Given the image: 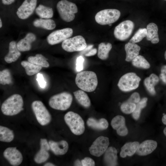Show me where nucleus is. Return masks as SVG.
Wrapping results in <instances>:
<instances>
[{
  "mask_svg": "<svg viewBox=\"0 0 166 166\" xmlns=\"http://www.w3.org/2000/svg\"><path fill=\"white\" fill-rule=\"evenodd\" d=\"M37 3V0H25L18 9L16 14L20 18L25 19L33 13Z\"/></svg>",
  "mask_w": 166,
  "mask_h": 166,
  "instance_id": "13",
  "label": "nucleus"
},
{
  "mask_svg": "<svg viewBox=\"0 0 166 166\" xmlns=\"http://www.w3.org/2000/svg\"><path fill=\"white\" fill-rule=\"evenodd\" d=\"M15 0H2L3 4L5 5H9L13 3Z\"/></svg>",
  "mask_w": 166,
  "mask_h": 166,
  "instance_id": "45",
  "label": "nucleus"
},
{
  "mask_svg": "<svg viewBox=\"0 0 166 166\" xmlns=\"http://www.w3.org/2000/svg\"><path fill=\"white\" fill-rule=\"evenodd\" d=\"M73 32V29L69 28L55 30L47 36V42L51 45L58 44L71 37Z\"/></svg>",
  "mask_w": 166,
  "mask_h": 166,
  "instance_id": "12",
  "label": "nucleus"
},
{
  "mask_svg": "<svg viewBox=\"0 0 166 166\" xmlns=\"http://www.w3.org/2000/svg\"><path fill=\"white\" fill-rule=\"evenodd\" d=\"M163 132L165 136H166V127L164 128L163 130Z\"/></svg>",
  "mask_w": 166,
  "mask_h": 166,
  "instance_id": "49",
  "label": "nucleus"
},
{
  "mask_svg": "<svg viewBox=\"0 0 166 166\" xmlns=\"http://www.w3.org/2000/svg\"><path fill=\"white\" fill-rule=\"evenodd\" d=\"M147 35L146 39L150 41L152 44L158 43L159 41L158 33V27L155 23H150L148 24L146 28Z\"/></svg>",
  "mask_w": 166,
  "mask_h": 166,
  "instance_id": "26",
  "label": "nucleus"
},
{
  "mask_svg": "<svg viewBox=\"0 0 166 166\" xmlns=\"http://www.w3.org/2000/svg\"><path fill=\"white\" fill-rule=\"evenodd\" d=\"M86 123L89 127L99 130H105L109 126L107 121L104 118L97 120L93 118L90 117L87 120Z\"/></svg>",
  "mask_w": 166,
  "mask_h": 166,
  "instance_id": "25",
  "label": "nucleus"
},
{
  "mask_svg": "<svg viewBox=\"0 0 166 166\" xmlns=\"http://www.w3.org/2000/svg\"><path fill=\"white\" fill-rule=\"evenodd\" d=\"M140 100V94L137 92H134L131 94L128 101L135 103H138Z\"/></svg>",
  "mask_w": 166,
  "mask_h": 166,
  "instance_id": "41",
  "label": "nucleus"
},
{
  "mask_svg": "<svg viewBox=\"0 0 166 166\" xmlns=\"http://www.w3.org/2000/svg\"><path fill=\"white\" fill-rule=\"evenodd\" d=\"M48 143L50 149L56 155L65 154L68 151L69 145L65 140H62L59 142H55L50 140Z\"/></svg>",
  "mask_w": 166,
  "mask_h": 166,
  "instance_id": "18",
  "label": "nucleus"
},
{
  "mask_svg": "<svg viewBox=\"0 0 166 166\" xmlns=\"http://www.w3.org/2000/svg\"><path fill=\"white\" fill-rule=\"evenodd\" d=\"M21 65L25 69L26 74L28 76H32L39 73L42 67L32 63L28 61H22Z\"/></svg>",
  "mask_w": 166,
  "mask_h": 166,
  "instance_id": "33",
  "label": "nucleus"
},
{
  "mask_svg": "<svg viewBox=\"0 0 166 166\" xmlns=\"http://www.w3.org/2000/svg\"><path fill=\"white\" fill-rule=\"evenodd\" d=\"M34 26L41 27L47 30H52L56 27V23L54 20L50 19H36L33 22Z\"/></svg>",
  "mask_w": 166,
  "mask_h": 166,
  "instance_id": "28",
  "label": "nucleus"
},
{
  "mask_svg": "<svg viewBox=\"0 0 166 166\" xmlns=\"http://www.w3.org/2000/svg\"><path fill=\"white\" fill-rule=\"evenodd\" d=\"M136 106V103L127 100L122 104L120 108L123 113L129 114L132 113L134 111Z\"/></svg>",
  "mask_w": 166,
  "mask_h": 166,
  "instance_id": "38",
  "label": "nucleus"
},
{
  "mask_svg": "<svg viewBox=\"0 0 166 166\" xmlns=\"http://www.w3.org/2000/svg\"><path fill=\"white\" fill-rule=\"evenodd\" d=\"M134 27V24L132 21H124L115 27L114 31V37L119 40H125L130 37Z\"/></svg>",
  "mask_w": 166,
  "mask_h": 166,
  "instance_id": "10",
  "label": "nucleus"
},
{
  "mask_svg": "<svg viewBox=\"0 0 166 166\" xmlns=\"http://www.w3.org/2000/svg\"><path fill=\"white\" fill-rule=\"evenodd\" d=\"M164 0L166 1V0Z\"/></svg>",
  "mask_w": 166,
  "mask_h": 166,
  "instance_id": "52",
  "label": "nucleus"
},
{
  "mask_svg": "<svg viewBox=\"0 0 166 166\" xmlns=\"http://www.w3.org/2000/svg\"><path fill=\"white\" fill-rule=\"evenodd\" d=\"M36 80L39 86L42 88H44L46 87V83L42 74L40 73L37 74Z\"/></svg>",
  "mask_w": 166,
  "mask_h": 166,
  "instance_id": "39",
  "label": "nucleus"
},
{
  "mask_svg": "<svg viewBox=\"0 0 166 166\" xmlns=\"http://www.w3.org/2000/svg\"><path fill=\"white\" fill-rule=\"evenodd\" d=\"M75 82L79 88L88 92L95 90L98 83L96 73L91 71H82L77 73L75 77Z\"/></svg>",
  "mask_w": 166,
  "mask_h": 166,
  "instance_id": "1",
  "label": "nucleus"
},
{
  "mask_svg": "<svg viewBox=\"0 0 166 166\" xmlns=\"http://www.w3.org/2000/svg\"><path fill=\"white\" fill-rule=\"evenodd\" d=\"M14 138L13 130L2 126H0V141L5 142H10Z\"/></svg>",
  "mask_w": 166,
  "mask_h": 166,
  "instance_id": "32",
  "label": "nucleus"
},
{
  "mask_svg": "<svg viewBox=\"0 0 166 166\" xmlns=\"http://www.w3.org/2000/svg\"><path fill=\"white\" fill-rule=\"evenodd\" d=\"M73 93L76 99L81 105L86 108L90 107V100L85 91L80 89L74 92Z\"/></svg>",
  "mask_w": 166,
  "mask_h": 166,
  "instance_id": "27",
  "label": "nucleus"
},
{
  "mask_svg": "<svg viewBox=\"0 0 166 166\" xmlns=\"http://www.w3.org/2000/svg\"><path fill=\"white\" fill-rule=\"evenodd\" d=\"M97 52V49L95 48L93 49L90 50L88 53L85 54L86 57H89L95 55Z\"/></svg>",
  "mask_w": 166,
  "mask_h": 166,
  "instance_id": "44",
  "label": "nucleus"
},
{
  "mask_svg": "<svg viewBox=\"0 0 166 166\" xmlns=\"http://www.w3.org/2000/svg\"><path fill=\"white\" fill-rule=\"evenodd\" d=\"M132 65L138 68L147 69L150 67L148 62L142 56L138 55L132 61Z\"/></svg>",
  "mask_w": 166,
  "mask_h": 166,
  "instance_id": "34",
  "label": "nucleus"
},
{
  "mask_svg": "<svg viewBox=\"0 0 166 166\" xmlns=\"http://www.w3.org/2000/svg\"><path fill=\"white\" fill-rule=\"evenodd\" d=\"M35 12L41 18L49 19L53 16V11L52 8L40 4L36 9Z\"/></svg>",
  "mask_w": 166,
  "mask_h": 166,
  "instance_id": "30",
  "label": "nucleus"
},
{
  "mask_svg": "<svg viewBox=\"0 0 166 166\" xmlns=\"http://www.w3.org/2000/svg\"><path fill=\"white\" fill-rule=\"evenodd\" d=\"M117 151L113 147H110L104 153V161L107 166H114L117 165Z\"/></svg>",
  "mask_w": 166,
  "mask_h": 166,
  "instance_id": "19",
  "label": "nucleus"
},
{
  "mask_svg": "<svg viewBox=\"0 0 166 166\" xmlns=\"http://www.w3.org/2000/svg\"><path fill=\"white\" fill-rule=\"evenodd\" d=\"M140 81V78L135 73H128L121 77L117 86L119 89L123 92H129L137 89Z\"/></svg>",
  "mask_w": 166,
  "mask_h": 166,
  "instance_id": "6",
  "label": "nucleus"
},
{
  "mask_svg": "<svg viewBox=\"0 0 166 166\" xmlns=\"http://www.w3.org/2000/svg\"><path fill=\"white\" fill-rule=\"evenodd\" d=\"M163 116L162 118V121L164 124L166 125V114L163 113Z\"/></svg>",
  "mask_w": 166,
  "mask_h": 166,
  "instance_id": "46",
  "label": "nucleus"
},
{
  "mask_svg": "<svg viewBox=\"0 0 166 166\" xmlns=\"http://www.w3.org/2000/svg\"><path fill=\"white\" fill-rule=\"evenodd\" d=\"M139 145V142L137 141L126 143L121 148L120 152L121 157L125 158L127 156H132L136 153Z\"/></svg>",
  "mask_w": 166,
  "mask_h": 166,
  "instance_id": "24",
  "label": "nucleus"
},
{
  "mask_svg": "<svg viewBox=\"0 0 166 166\" xmlns=\"http://www.w3.org/2000/svg\"><path fill=\"white\" fill-rule=\"evenodd\" d=\"M61 47L65 51L72 52L84 50L86 47L87 44L83 37L77 35L63 41Z\"/></svg>",
  "mask_w": 166,
  "mask_h": 166,
  "instance_id": "9",
  "label": "nucleus"
},
{
  "mask_svg": "<svg viewBox=\"0 0 166 166\" xmlns=\"http://www.w3.org/2000/svg\"><path fill=\"white\" fill-rule=\"evenodd\" d=\"M57 8L61 18L67 22L73 21L75 17V14L78 11L75 3L66 0L59 1L57 4Z\"/></svg>",
  "mask_w": 166,
  "mask_h": 166,
  "instance_id": "5",
  "label": "nucleus"
},
{
  "mask_svg": "<svg viewBox=\"0 0 166 166\" xmlns=\"http://www.w3.org/2000/svg\"><path fill=\"white\" fill-rule=\"evenodd\" d=\"M159 81V78L156 74L152 73L144 80L145 87L148 92L152 95L156 94L155 87Z\"/></svg>",
  "mask_w": 166,
  "mask_h": 166,
  "instance_id": "23",
  "label": "nucleus"
},
{
  "mask_svg": "<svg viewBox=\"0 0 166 166\" xmlns=\"http://www.w3.org/2000/svg\"><path fill=\"white\" fill-rule=\"evenodd\" d=\"M84 60L81 56H79L76 60V69L78 71L82 70L83 68V63Z\"/></svg>",
  "mask_w": 166,
  "mask_h": 166,
  "instance_id": "42",
  "label": "nucleus"
},
{
  "mask_svg": "<svg viewBox=\"0 0 166 166\" xmlns=\"http://www.w3.org/2000/svg\"><path fill=\"white\" fill-rule=\"evenodd\" d=\"M82 166H94L95 165V163L94 160L89 157H85L81 160Z\"/></svg>",
  "mask_w": 166,
  "mask_h": 166,
  "instance_id": "40",
  "label": "nucleus"
},
{
  "mask_svg": "<svg viewBox=\"0 0 166 166\" xmlns=\"http://www.w3.org/2000/svg\"><path fill=\"white\" fill-rule=\"evenodd\" d=\"M2 26V23L1 19H0V27L1 28Z\"/></svg>",
  "mask_w": 166,
  "mask_h": 166,
  "instance_id": "50",
  "label": "nucleus"
},
{
  "mask_svg": "<svg viewBox=\"0 0 166 166\" xmlns=\"http://www.w3.org/2000/svg\"><path fill=\"white\" fill-rule=\"evenodd\" d=\"M147 101V97H144L137 103L135 109L132 113V117L134 119L137 120L139 118L141 110L146 106Z\"/></svg>",
  "mask_w": 166,
  "mask_h": 166,
  "instance_id": "35",
  "label": "nucleus"
},
{
  "mask_svg": "<svg viewBox=\"0 0 166 166\" xmlns=\"http://www.w3.org/2000/svg\"><path fill=\"white\" fill-rule=\"evenodd\" d=\"M28 61L37 65L43 67L48 68L49 66L46 58L40 54H36L35 56L28 57Z\"/></svg>",
  "mask_w": 166,
  "mask_h": 166,
  "instance_id": "31",
  "label": "nucleus"
},
{
  "mask_svg": "<svg viewBox=\"0 0 166 166\" xmlns=\"http://www.w3.org/2000/svg\"><path fill=\"white\" fill-rule=\"evenodd\" d=\"M121 12L116 9H106L100 11L95 16L96 22L101 25L112 24L119 18Z\"/></svg>",
  "mask_w": 166,
  "mask_h": 166,
  "instance_id": "8",
  "label": "nucleus"
},
{
  "mask_svg": "<svg viewBox=\"0 0 166 166\" xmlns=\"http://www.w3.org/2000/svg\"><path fill=\"white\" fill-rule=\"evenodd\" d=\"M157 143L153 140H147L139 145L136 153L140 156L148 155L152 152L156 148Z\"/></svg>",
  "mask_w": 166,
  "mask_h": 166,
  "instance_id": "17",
  "label": "nucleus"
},
{
  "mask_svg": "<svg viewBox=\"0 0 166 166\" xmlns=\"http://www.w3.org/2000/svg\"><path fill=\"white\" fill-rule=\"evenodd\" d=\"M159 77L161 81L166 84V65H164L161 67Z\"/></svg>",
  "mask_w": 166,
  "mask_h": 166,
  "instance_id": "43",
  "label": "nucleus"
},
{
  "mask_svg": "<svg viewBox=\"0 0 166 166\" xmlns=\"http://www.w3.org/2000/svg\"><path fill=\"white\" fill-rule=\"evenodd\" d=\"M164 57L165 58V59L166 60V51H165L164 53Z\"/></svg>",
  "mask_w": 166,
  "mask_h": 166,
  "instance_id": "51",
  "label": "nucleus"
},
{
  "mask_svg": "<svg viewBox=\"0 0 166 166\" xmlns=\"http://www.w3.org/2000/svg\"><path fill=\"white\" fill-rule=\"evenodd\" d=\"M109 144L108 137L101 136L97 138L89 148L90 153L93 156L99 157L104 154Z\"/></svg>",
  "mask_w": 166,
  "mask_h": 166,
  "instance_id": "11",
  "label": "nucleus"
},
{
  "mask_svg": "<svg viewBox=\"0 0 166 166\" xmlns=\"http://www.w3.org/2000/svg\"><path fill=\"white\" fill-rule=\"evenodd\" d=\"M4 157L12 166L19 165L23 160V156L21 153L16 147H8L3 153Z\"/></svg>",
  "mask_w": 166,
  "mask_h": 166,
  "instance_id": "14",
  "label": "nucleus"
},
{
  "mask_svg": "<svg viewBox=\"0 0 166 166\" xmlns=\"http://www.w3.org/2000/svg\"><path fill=\"white\" fill-rule=\"evenodd\" d=\"M40 144V149L36 154L34 158V161L37 164L45 162L49 156L48 151L50 148L47 140L45 139H41Z\"/></svg>",
  "mask_w": 166,
  "mask_h": 166,
  "instance_id": "15",
  "label": "nucleus"
},
{
  "mask_svg": "<svg viewBox=\"0 0 166 166\" xmlns=\"http://www.w3.org/2000/svg\"><path fill=\"white\" fill-rule=\"evenodd\" d=\"M75 165L77 166H81L82 165L81 162L79 160H77L76 162L75 163Z\"/></svg>",
  "mask_w": 166,
  "mask_h": 166,
  "instance_id": "48",
  "label": "nucleus"
},
{
  "mask_svg": "<svg viewBox=\"0 0 166 166\" xmlns=\"http://www.w3.org/2000/svg\"><path fill=\"white\" fill-rule=\"evenodd\" d=\"M112 47L110 43L101 42L98 45L97 56L102 60L107 59L109 55V53Z\"/></svg>",
  "mask_w": 166,
  "mask_h": 166,
  "instance_id": "29",
  "label": "nucleus"
},
{
  "mask_svg": "<svg viewBox=\"0 0 166 166\" xmlns=\"http://www.w3.org/2000/svg\"><path fill=\"white\" fill-rule=\"evenodd\" d=\"M64 119L73 134L79 135L84 133L85 130V123L78 114L71 111H69L65 115Z\"/></svg>",
  "mask_w": 166,
  "mask_h": 166,
  "instance_id": "4",
  "label": "nucleus"
},
{
  "mask_svg": "<svg viewBox=\"0 0 166 166\" xmlns=\"http://www.w3.org/2000/svg\"><path fill=\"white\" fill-rule=\"evenodd\" d=\"M23 100L22 96L18 94H13L6 100L2 104L1 110L5 115H17L23 110Z\"/></svg>",
  "mask_w": 166,
  "mask_h": 166,
  "instance_id": "2",
  "label": "nucleus"
},
{
  "mask_svg": "<svg viewBox=\"0 0 166 166\" xmlns=\"http://www.w3.org/2000/svg\"><path fill=\"white\" fill-rule=\"evenodd\" d=\"M147 35V30L146 28H140L136 32L130 39V42L135 43L140 42Z\"/></svg>",
  "mask_w": 166,
  "mask_h": 166,
  "instance_id": "36",
  "label": "nucleus"
},
{
  "mask_svg": "<svg viewBox=\"0 0 166 166\" xmlns=\"http://www.w3.org/2000/svg\"><path fill=\"white\" fill-rule=\"evenodd\" d=\"M31 108L38 122L42 125L49 124L51 120V114L43 103L41 101H34Z\"/></svg>",
  "mask_w": 166,
  "mask_h": 166,
  "instance_id": "7",
  "label": "nucleus"
},
{
  "mask_svg": "<svg viewBox=\"0 0 166 166\" xmlns=\"http://www.w3.org/2000/svg\"><path fill=\"white\" fill-rule=\"evenodd\" d=\"M73 97L72 95L67 92H64L51 97L49 101V104L52 109L65 111L71 106Z\"/></svg>",
  "mask_w": 166,
  "mask_h": 166,
  "instance_id": "3",
  "label": "nucleus"
},
{
  "mask_svg": "<svg viewBox=\"0 0 166 166\" xmlns=\"http://www.w3.org/2000/svg\"><path fill=\"white\" fill-rule=\"evenodd\" d=\"M12 82L11 73L8 69L0 72V83L2 85L10 84Z\"/></svg>",
  "mask_w": 166,
  "mask_h": 166,
  "instance_id": "37",
  "label": "nucleus"
},
{
  "mask_svg": "<svg viewBox=\"0 0 166 166\" xmlns=\"http://www.w3.org/2000/svg\"><path fill=\"white\" fill-rule=\"evenodd\" d=\"M44 166H55L53 164L49 162H48L45 163L44 165Z\"/></svg>",
  "mask_w": 166,
  "mask_h": 166,
  "instance_id": "47",
  "label": "nucleus"
},
{
  "mask_svg": "<svg viewBox=\"0 0 166 166\" xmlns=\"http://www.w3.org/2000/svg\"><path fill=\"white\" fill-rule=\"evenodd\" d=\"M21 55L18 49L15 42L12 41L9 44V52L5 57L4 59L6 62L10 63L16 61Z\"/></svg>",
  "mask_w": 166,
  "mask_h": 166,
  "instance_id": "21",
  "label": "nucleus"
},
{
  "mask_svg": "<svg viewBox=\"0 0 166 166\" xmlns=\"http://www.w3.org/2000/svg\"><path fill=\"white\" fill-rule=\"evenodd\" d=\"M124 49L126 53L125 60L129 62L139 55L140 47L136 43L129 42L125 45Z\"/></svg>",
  "mask_w": 166,
  "mask_h": 166,
  "instance_id": "22",
  "label": "nucleus"
},
{
  "mask_svg": "<svg viewBox=\"0 0 166 166\" xmlns=\"http://www.w3.org/2000/svg\"><path fill=\"white\" fill-rule=\"evenodd\" d=\"M36 39L35 35L33 33H28L25 37L20 40L17 44V47L20 51H29L31 48V43Z\"/></svg>",
  "mask_w": 166,
  "mask_h": 166,
  "instance_id": "20",
  "label": "nucleus"
},
{
  "mask_svg": "<svg viewBox=\"0 0 166 166\" xmlns=\"http://www.w3.org/2000/svg\"><path fill=\"white\" fill-rule=\"evenodd\" d=\"M125 123V119L123 116L117 115L112 120L111 125L113 128L116 130L119 135L124 136L128 133V130Z\"/></svg>",
  "mask_w": 166,
  "mask_h": 166,
  "instance_id": "16",
  "label": "nucleus"
}]
</instances>
